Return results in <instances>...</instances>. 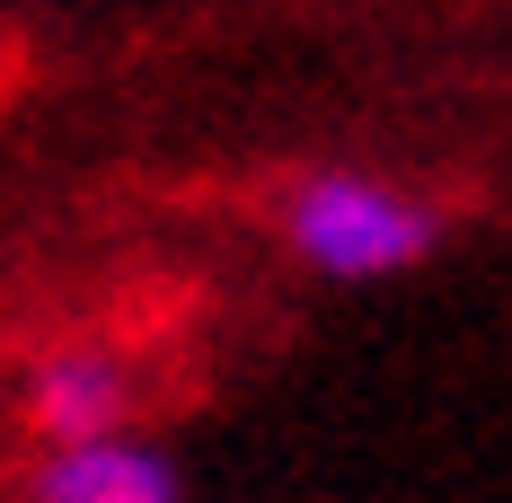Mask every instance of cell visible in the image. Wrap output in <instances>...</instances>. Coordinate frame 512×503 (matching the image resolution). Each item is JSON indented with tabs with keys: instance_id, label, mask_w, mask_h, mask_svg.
I'll return each mask as SVG.
<instances>
[{
	"instance_id": "1",
	"label": "cell",
	"mask_w": 512,
	"mask_h": 503,
	"mask_svg": "<svg viewBox=\"0 0 512 503\" xmlns=\"http://www.w3.org/2000/svg\"><path fill=\"white\" fill-rule=\"evenodd\" d=\"M442 203L407 195L389 177H362V168H318L283 195V248L301 256L309 274L327 283H380V274H407L442 248Z\"/></svg>"
},
{
	"instance_id": "2",
	"label": "cell",
	"mask_w": 512,
	"mask_h": 503,
	"mask_svg": "<svg viewBox=\"0 0 512 503\" xmlns=\"http://www.w3.org/2000/svg\"><path fill=\"white\" fill-rule=\"evenodd\" d=\"M27 503H186L177 459L142 442L133 424L124 433H89V442H45L18 477Z\"/></svg>"
},
{
	"instance_id": "3",
	"label": "cell",
	"mask_w": 512,
	"mask_h": 503,
	"mask_svg": "<svg viewBox=\"0 0 512 503\" xmlns=\"http://www.w3.org/2000/svg\"><path fill=\"white\" fill-rule=\"evenodd\" d=\"M27 424H36V442L124 433V424H133V380H124V362H106V353H53V362H36V380H27Z\"/></svg>"
}]
</instances>
